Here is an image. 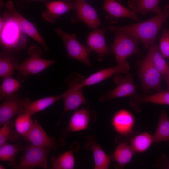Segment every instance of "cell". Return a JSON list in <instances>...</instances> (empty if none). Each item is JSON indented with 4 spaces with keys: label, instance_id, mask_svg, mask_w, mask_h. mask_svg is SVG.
<instances>
[{
    "label": "cell",
    "instance_id": "cell-1",
    "mask_svg": "<svg viewBox=\"0 0 169 169\" xmlns=\"http://www.w3.org/2000/svg\"><path fill=\"white\" fill-rule=\"evenodd\" d=\"M169 17V4H167L161 13L146 21L123 26L111 25L107 29L123 31L133 35L142 43L145 49L148 50L155 43L158 32Z\"/></svg>",
    "mask_w": 169,
    "mask_h": 169
},
{
    "label": "cell",
    "instance_id": "cell-2",
    "mask_svg": "<svg viewBox=\"0 0 169 169\" xmlns=\"http://www.w3.org/2000/svg\"><path fill=\"white\" fill-rule=\"evenodd\" d=\"M85 77L79 73L73 72L65 80L68 90L63 94L62 99L64 103L62 116L66 112L75 110L81 105L88 103L83 93Z\"/></svg>",
    "mask_w": 169,
    "mask_h": 169
},
{
    "label": "cell",
    "instance_id": "cell-3",
    "mask_svg": "<svg viewBox=\"0 0 169 169\" xmlns=\"http://www.w3.org/2000/svg\"><path fill=\"white\" fill-rule=\"evenodd\" d=\"M114 34L111 49L115 60L119 63L134 54L141 55L138 48L139 40L133 35L125 32L117 30L111 31Z\"/></svg>",
    "mask_w": 169,
    "mask_h": 169
},
{
    "label": "cell",
    "instance_id": "cell-4",
    "mask_svg": "<svg viewBox=\"0 0 169 169\" xmlns=\"http://www.w3.org/2000/svg\"><path fill=\"white\" fill-rule=\"evenodd\" d=\"M136 63L138 76L144 94H147L151 90L157 92L163 91L161 87L162 74L153 65L149 53Z\"/></svg>",
    "mask_w": 169,
    "mask_h": 169
},
{
    "label": "cell",
    "instance_id": "cell-5",
    "mask_svg": "<svg viewBox=\"0 0 169 169\" xmlns=\"http://www.w3.org/2000/svg\"><path fill=\"white\" fill-rule=\"evenodd\" d=\"M28 53L29 57L20 63L17 70L18 75L22 80H24L29 75L38 74L54 64L56 61L43 59L41 57L43 55L40 48L33 45L28 48Z\"/></svg>",
    "mask_w": 169,
    "mask_h": 169
},
{
    "label": "cell",
    "instance_id": "cell-6",
    "mask_svg": "<svg viewBox=\"0 0 169 169\" xmlns=\"http://www.w3.org/2000/svg\"><path fill=\"white\" fill-rule=\"evenodd\" d=\"M5 6L7 10L4 12L2 17L13 21L21 32L40 44L45 51H48V47L35 26L18 12L12 0L8 1L5 3Z\"/></svg>",
    "mask_w": 169,
    "mask_h": 169
},
{
    "label": "cell",
    "instance_id": "cell-7",
    "mask_svg": "<svg viewBox=\"0 0 169 169\" xmlns=\"http://www.w3.org/2000/svg\"><path fill=\"white\" fill-rule=\"evenodd\" d=\"M54 30L62 39L68 57L79 61L88 67H91L90 56L92 51L90 48L80 43L74 34H69L59 27L56 28Z\"/></svg>",
    "mask_w": 169,
    "mask_h": 169
},
{
    "label": "cell",
    "instance_id": "cell-8",
    "mask_svg": "<svg viewBox=\"0 0 169 169\" xmlns=\"http://www.w3.org/2000/svg\"><path fill=\"white\" fill-rule=\"evenodd\" d=\"M52 149L36 146L30 144L26 146L23 155L14 168L31 169L35 168H48L47 156Z\"/></svg>",
    "mask_w": 169,
    "mask_h": 169
},
{
    "label": "cell",
    "instance_id": "cell-9",
    "mask_svg": "<svg viewBox=\"0 0 169 169\" xmlns=\"http://www.w3.org/2000/svg\"><path fill=\"white\" fill-rule=\"evenodd\" d=\"M113 80L116 86L100 96L99 99L100 102L108 101L115 98L131 97L136 93V88L134 83L131 73H129L124 76L119 74H116L115 75Z\"/></svg>",
    "mask_w": 169,
    "mask_h": 169
},
{
    "label": "cell",
    "instance_id": "cell-10",
    "mask_svg": "<svg viewBox=\"0 0 169 169\" xmlns=\"http://www.w3.org/2000/svg\"><path fill=\"white\" fill-rule=\"evenodd\" d=\"M25 139L33 145L54 150L63 146L64 143V140L61 138L49 136L36 119H34L31 130Z\"/></svg>",
    "mask_w": 169,
    "mask_h": 169
},
{
    "label": "cell",
    "instance_id": "cell-11",
    "mask_svg": "<svg viewBox=\"0 0 169 169\" xmlns=\"http://www.w3.org/2000/svg\"><path fill=\"white\" fill-rule=\"evenodd\" d=\"M74 3L76 13L72 21L83 22L91 29L98 28L101 21L95 9L85 0H74Z\"/></svg>",
    "mask_w": 169,
    "mask_h": 169
},
{
    "label": "cell",
    "instance_id": "cell-12",
    "mask_svg": "<svg viewBox=\"0 0 169 169\" xmlns=\"http://www.w3.org/2000/svg\"><path fill=\"white\" fill-rule=\"evenodd\" d=\"M0 105V126L14 116L23 113L24 99L15 93L3 100Z\"/></svg>",
    "mask_w": 169,
    "mask_h": 169
},
{
    "label": "cell",
    "instance_id": "cell-13",
    "mask_svg": "<svg viewBox=\"0 0 169 169\" xmlns=\"http://www.w3.org/2000/svg\"><path fill=\"white\" fill-rule=\"evenodd\" d=\"M135 120L133 114L125 109L120 110L113 115L111 124L114 130L120 135L125 136L133 132Z\"/></svg>",
    "mask_w": 169,
    "mask_h": 169
},
{
    "label": "cell",
    "instance_id": "cell-14",
    "mask_svg": "<svg viewBox=\"0 0 169 169\" xmlns=\"http://www.w3.org/2000/svg\"><path fill=\"white\" fill-rule=\"evenodd\" d=\"M104 29L96 28L90 32L87 39L88 47L97 54V60L102 61L112 51L107 46Z\"/></svg>",
    "mask_w": 169,
    "mask_h": 169
},
{
    "label": "cell",
    "instance_id": "cell-15",
    "mask_svg": "<svg viewBox=\"0 0 169 169\" xmlns=\"http://www.w3.org/2000/svg\"><path fill=\"white\" fill-rule=\"evenodd\" d=\"M46 9L41 13L42 17L46 21L54 23L57 19L67 12L75 10L74 3L62 1L48 2L45 3Z\"/></svg>",
    "mask_w": 169,
    "mask_h": 169
},
{
    "label": "cell",
    "instance_id": "cell-16",
    "mask_svg": "<svg viewBox=\"0 0 169 169\" xmlns=\"http://www.w3.org/2000/svg\"><path fill=\"white\" fill-rule=\"evenodd\" d=\"M130 66L127 60L122 61L116 66L104 69L91 74L86 78L83 83V86H90L95 84L112 76L119 73H128Z\"/></svg>",
    "mask_w": 169,
    "mask_h": 169
},
{
    "label": "cell",
    "instance_id": "cell-17",
    "mask_svg": "<svg viewBox=\"0 0 169 169\" xmlns=\"http://www.w3.org/2000/svg\"><path fill=\"white\" fill-rule=\"evenodd\" d=\"M102 9L107 13L108 19H110L112 23L120 17L139 21L136 14L124 6L118 0H104Z\"/></svg>",
    "mask_w": 169,
    "mask_h": 169
},
{
    "label": "cell",
    "instance_id": "cell-18",
    "mask_svg": "<svg viewBox=\"0 0 169 169\" xmlns=\"http://www.w3.org/2000/svg\"><path fill=\"white\" fill-rule=\"evenodd\" d=\"M84 147L87 151H92L94 162V169H108L112 159L96 141L93 136H87Z\"/></svg>",
    "mask_w": 169,
    "mask_h": 169
},
{
    "label": "cell",
    "instance_id": "cell-19",
    "mask_svg": "<svg viewBox=\"0 0 169 169\" xmlns=\"http://www.w3.org/2000/svg\"><path fill=\"white\" fill-rule=\"evenodd\" d=\"M146 103L169 105V90L158 92L150 95L142 96L136 94L131 97L130 106L137 112H140V106Z\"/></svg>",
    "mask_w": 169,
    "mask_h": 169
},
{
    "label": "cell",
    "instance_id": "cell-20",
    "mask_svg": "<svg viewBox=\"0 0 169 169\" xmlns=\"http://www.w3.org/2000/svg\"><path fill=\"white\" fill-rule=\"evenodd\" d=\"M19 52L2 49L0 53V77L11 76L19 64L18 54Z\"/></svg>",
    "mask_w": 169,
    "mask_h": 169
},
{
    "label": "cell",
    "instance_id": "cell-21",
    "mask_svg": "<svg viewBox=\"0 0 169 169\" xmlns=\"http://www.w3.org/2000/svg\"><path fill=\"white\" fill-rule=\"evenodd\" d=\"M90 120V113L85 108L77 110L72 116L68 125L62 130V134L67 136L71 132H76L86 129Z\"/></svg>",
    "mask_w": 169,
    "mask_h": 169
},
{
    "label": "cell",
    "instance_id": "cell-22",
    "mask_svg": "<svg viewBox=\"0 0 169 169\" xmlns=\"http://www.w3.org/2000/svg\"><path fill=\"white\" fill-rule=\"evenodd\" d=\"M77 143H74L71 146L70 150L60 155L56 158L52 156L51 158V169H73L75 165L74 153L79 148Z\"/></svg>",
    "mask_w": 169,
    "mask_h": 169
},
{
    "label": "cell",
    "instance_id": "cell-23",
    "mask_svg": "<svg viewBox=\"0 0 169 169\" xmlns=\"http://www.w3.org/2000/svg\"><path fill=\"white\" fill-rule=\"evenodd\" d=\"M62 96L63 94L56 96L44 97L34 101H31L28 98H26L24 99L23 113H28L32 116L62 99Z\"/></svg>",
    "mask_w": 169,
    "mask_h": 169
},
{
    "label": "cell",
    "instance_id": "cell-24",
    "mask_svg": "<svg viewBox=\"0 0 169 169\" xmlns=\"http://www.w3.org/2000/svg\"><path fill=\"white\" fill-rule=\"evenodd\" d=\"M160 0H128V7L136 14L140 13L142 15L149 12L159 14L162 10L159 6Z\"/></svg>",
    "mask_w": 169,
    "mask_h": 169
},
{
    "label": "cell",
    "instance_id": "cell-25",
    "mask_svg": "<svg viewBox=\"0 0 169 169\" xmlns=\"http://www.w3.org/2000/svg\"><path fill=\"white\" fill-rule=\"evenodd\" d=\"M136 153L127 142L119 143L111 156L117 163L116 168H122L129 163Z\"/></svg>",
    "mask_w": 169,
    "mask_h": 169
},
{
    "label": "cell",
    "instance_id": "cell-26",
    "mask_svg": "<svg viewBox=\"0 0 169 169\" xmlns=\"http://www.w3.org/2000/svg\"><path fill=\"white\" fill-rule=\"evenodd\" d=\"M26 146L20 143L11 144L7 142L0 146V159L7 161L8 164L14 168L16 155L20 151L24 150Z\"/></svg>",
    "mask_w": 169,
    "mask_h": 169
},
{
    "label": "cell",
    "instance_id": "cell-27",
    "mask_svg": "<svg viewBox=\"0 0 169 169\" xmlns=\"http://www.w3.org/2000/svg\"><path fill=\"white\" fill-rule=\"evenodd\" d=\"M153 136L156 143L169 142V117L165 110L160 113L157 127Z\"/></svg>",
    "mask_w": 169,
    "mask_h": 169
},
{
    "label": "cell",
    "instance_id": "cell-28",
    "mask_svg": "<svg viewBox=\"0 0 169 169\" xmlns=\"http://www.w3.org/2000/svg\"><path fill=\"white\" fill-rule=\"evenodd\" d=\"M130 143V145L136 153H143L154 143V139L153 135L144 132L131 138Z\"/></svg>",
    "mask_w": 169,
    "mask_h": 169
},
{
    "label": "cell",
    "instance_id": "cell-29",
    "mask_svg": "<svg viewBox=\"0 0 169 169\" xmlns=\"http://www.w3.org/2000/svg\"><path fill=\"white\" fill-rule=\"evenodd\" d=\"M152 62L155 67L164 77L166 76L169 71V66L164 58L160 53L158 47L154 44L148 49Z\"/></svg>",
    "mask_w": 169,
    "mask_h": 169
},
{
    "label": "cell",
    "instance_id": "cell-30",
    "mask_svg": "<svg viewBox=\"0 0 169 169\" xmlns=\"http://www.w3.org/2000/svg\"><path fill=\"white\" fill-rule=\"evenodd\" d=\"M32 116L29 113H23L19 115L16 119L14 126L16 131L25 139L31 130L33 122Z\"/></svg>",
    "mask_w": 169,
    "mask_h": 169
},
{
    "label": "cell",
    "instance_id": "cell-31",
    "mask_svg": "<svg viewBox=\"0 0 169 169\" xmlns=\"http://www.w3.org/2000/svg\"><path fill=\"white\" fill-rule=\"evenodd\" d=\"M21 86L20 82L11 76L4 78L0 87V100L16 93Z\"/></svg>",
    "mask_w": 169,
    "mask_h": 169
},
{
    "label": "cell",
    "instance_id": "cell-32",
    "mask_svg": "<svg viewBox=\"0 0 169 169\" xmlns=\"http://www.w3.org/2000/svg\"><path fill=\"white\" fill-rule=\"evenodd\" d=\"M13 122L9 121L5 123L0 129V146L10 140L16 141L19 138V134L13 130Z\"/></svg>",
    "mask_w": 169,
    "mask_h": 169
},
{
    "label": "cell",
    "instance_id": "cell-33",
    "mask_svg": "<svg viewBox=\"0 0 169 169\" xmlns=\"http://www.w3.org/2000/svg\"><path fill=\"white\" fill-rule=\"evenodd\" d=\"M158 47L163 57L169 60V30L168 29H163Z\"/></svg>",
    "mask_w": 169,
    "mask_h": 169
},
{
    "label": "cell",
    "instance_id": "cell-34",
    "mask_svg": "<svg viewBox=\"0 0 169 169\" xmlns=\"http://www.w3.org/2000/svg\"><path fill=\"white\" fill-rule=\"evenodd\" d=\"M169 71L167 75L164 77V79L166 82L167 90H169V62L168 63Z\"/></svg>",
    "mask_w": 169,
    "mask_h": 169
},
{
    "label": "cell",
    "instance_id": "cell-35",
    "mask_svg": "<svg viewBox=\"0 0 169 169\" xmlns=\"http://www.w3.org/2000/svg\"><path fill=\"white\" fill-rule=\"evenodd\" d=\"M29 2H33L35 1H39L46 3L48 2V0H26Z\"/></svg>",
    "mask_w": 169,
    "mask_h": 169
},
{
    "label": "cell",
    "instance_id": "cell-36",
    "mask_svg": "<svg viewBox=\"0 0 169 169\" xmlns=\"http://www.w3.org/2000/svg\"><path fill=\"white\" fill-rule=\"evenodd\" d=\"M61 1L68 2V3H74V0H61Z\"/></svg>",
    "mask_w": 169,
    "mask_h": 169
},
{
    "label": "cell",
    "instance_id": "cell-37",
    "mask_svg": "<svg viewBox=\"0 0 169 169\" xmlns=\"http://www.w3.org/2000/svg\"><path fill=\"white\" fill-rule=\"evenodd\" d=\"M5 167L2 165H0V169H5Z\"/></svg>",
    "mask_w": 169,
    "mask_h": 169
},
{
    "label": "cell",
    "instance_id": "cell-38",
    "mask_svg": "<svg viewBox=\"0 0 169 169\" xmlns=\"http://www.w3.org/2000/svg\"><path fill=\"white\" fill-rule=\"evenodd\" d=\"M165 167L166 169H169V163Z\"/></svg>",
    "mask_w": 169,
    "mask_h": 169
}]
</instances>
